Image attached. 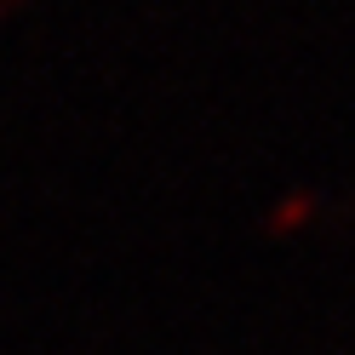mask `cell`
<instances>
[{
	"label": "cell",
	"mask_w": 355,
	"mask_h": 355,
	"mask_svg": "<svg viewBox=\"0 0 355 355\" xmlns=\"http://www.w3.org/2000/svg\"><path fill=\"white\" fill-rule=\"evenodd\" d=\"M0 6H6V12H12V6H24V0H0Z\"/></svg>",
	"instance_id": "obj_2"
},
{
	"label": "cell",
	"mask_w": 355,
	"mask_h": 355,
	"mask_svg": "<svg viewBox=\"0 0 355 355\" xmlns=\"http://www.w3.org/2000/svg\"><path fill=\"white\" fill-rule=\"evenodd\" d=\"M0 17H6V6H0Z\"/></svg>",
	"instance_id": "obj_3"
},
{
	"label": "cell",
	"mask_w": 355,
	"mask_h": 355,
	"mask_svg": "<svg viewBox=\"0 0 355 355\" xmlns=\"http://www.w3.org/2000/svg\"><path fill=\"white\" fill-rule=\"evenodd\" d=\"M315 212H321V201L309 189H293V195H281V201L263 212V235H275V241H286V235H298V230H309L315 224Z\"/></svg>",
	"instance_id": "obj_1"
}]
</instances>
